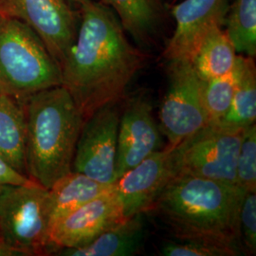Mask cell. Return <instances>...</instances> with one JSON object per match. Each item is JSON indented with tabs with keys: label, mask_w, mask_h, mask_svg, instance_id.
<instances>
[{
	"label": "cell",
	"mask_w": 256,
	"mask_h": 256,
	"mask_svg": "<svg viewBox=\"0 0 256 256\" xmlns=\"http://www.w3.org/2000/svg\"><path fill=\"white\" fill-rule=\"evenodd\" d=\"M244 130L209 124L174 148L176 176L236 184V162Z\"/></svg>",
	"instance_id": "6"
},
{
	"label": "cell",
	"mask_w": 256,
	"mask_h": 256,
	"mask_svg": "<svg viewBox=\"0 0 256 256\" xmlns=\"http://www.w3.org/2000/svg\"><path fill=\"white\" fill-rule=\"evenodd\" d=\"M26 138L23 102L0 93V156L14 170L27 176Z\"/></svg>",
	"instance_id": "16"
},
{
	"label": "cell",
	"mask_w": 256,
	"mask_h": 256,
	"mask_svg": "<svg viewBox=\"0 0 256 256\" xmlns=\"http://www.w3.org/2000/svg\"><path fill=\"white\" fill-rule=\"evenodd\" d=\"M160 149H162L160 130L154 119L151 102L146 96L130 99L120 116L116 155L117 180Z\"/></svg>",
	"instance_id": "13"
},
{
	"label": "cell",
	"mask_w": 256,
	"mask_h": 256,
	"mask_svg": "<svg viewBox=\"0 0 256 256\" xmlns=\"http://www.w3.org/2000/svg\"><path fill=\"white\" fill-rule=\"evenodd\" d=\"M229 5L230 0H182L174 4L171 14L176 28L162 54L167 62H191L210 28L224 26Z\"/></svg>",
	"instance_id": "12"
},
{
	"label": "cell",
	"mask_w": 256,
	"mask_h": 256,
	"mask_svg": "<svg viewBox=\"0 0 256 256\" xmlns=\"http://www.w3.org/2000/svg\"><path fill=\"white\" fill-rule=\"evenodd\" d=\"M239 230L241 244L245 254H256V191L245 192L240 214Z\"/></svg>",
	"instance_id": "23"
},
{
	"label": "cell",
	"mask_w": 256,
	"mask_h": 256,
	"mask_svg": "<svg viewBox=\"0 0 256 256\" xmlns=\"http://www.w3.org/2000/svg\"><path fill=\"white\" fill-rule=\"evenodd\" d=\"M0 14L30 28L59 66L74 44L80 22L79 9L66 0H0Z\"/></svg>",
	"instance_id": "8"
},
{
	"label": "cell",
	"mask_w": 256,
	"mask_h": 256,
	"mask_svg": "<svg viewBox=\"0 0 256 256\" xmlns=\"http://www.w3.org/2000/svg\"><path fill=\"white\" fill-rule=\"evenodd\" d=\"M70 5H72L76 9H79L86 4H88L93 1H98V0H66Z\"/></svg>",
	"instance_id": "26"
},
{
	"label": "cell",
	"mask_w": 256,
	"mask_h": 256,
	"mask_svg": "<svg viewBox=\"0 0 256 256\" xmlns=\"http://www.w3.org/2000/svg\"><path fill=\"white\" fill-rule=\"evenodd\" d=\"M110 104L84 120L74 154L72 170L93 180L114 184L119 130L120 110Z\"/></svg>",
	"instance_id": "9"
},
{
	"label": "cell",
	"mask_w": 256,
	"mask_h": 256,
	"mask_svg": "<svg viewBox=\"0 0 256 256\" xmlns=\"http://www.w3.org/2000/svg\"><path fill=\"white\" fill-rule=\"evenodd\" d=\"M22 102L27 124V176L50 189L72 170L84 118L63 86L36 92Z\"/></svg>",
	"instance_id": "3"
},
{
	"label": "cell",
	"mask_w": 256,
	"mask_h": 256,
	"mask_svg": "<svg viewBox=\"0 0 256 256\" xmlns=\"http://www.w3.org/2000/svg\"><path fill=\"white\" fill-rule=\"evenodd\" d=\"M224 25L238 54L256 55V0H232Z\"/></svg>",
	"instance_id": "20"
},
{
	"label": "cell",
	"mask_w": 256,
	"mask_h": 256,
	"mask_svg": "<svg viewBox=\"0 0 256 256\" xmlns=\"http://www.w3.org/2000/svg\"><path fill=\"white\" fill-rule=\"evenodd\" d=\"M160 254L164 256H230L229 252L223 248L194 241H169L162 248Z\"/></svg>",
	"instance_id": "24"
},
{
	"label": "cell",
	"mask_w": 256,
	"mask_h": 256,
	"mask_svg": "<svg viewBox=\"0 0 256 256\" xmlns=\"http://www.w3.org/2000/svg\"><path fill=\"white\" fill-rule=\"evenodd\" d=\"M238 82L229 110L216 124L244 130L256 124V68L254 58L238 55Z\"/></svg>",
	"instance_id": "19"
},
{
	"label": "cell",
	"mask_w": 256,
	"mask_h": 256,
	"mask_svg": "<svg viewBox=\"0 0 256 256\" xmlns=\"http://www.w3.org/2000/svg\"><path fill=\"white\" fill-rule=\"evenodd\" d=\"M168 90L160 108V124L169 146L209 124L202 99V80L190 61L168 62Z\"/></svg>",
	"instance_id": "7"
},
{
	"label": "cell",
	"mask_w": 256,
	"mask_h": 256,
	"mask_svg": "<svg viewBox=\"0 0 256 256\" xmlns=\"http://www.w3.org/2000/svg\"><path fill=\"white\" fill-rule=\"evenodd\" d=\"M236 185L245 192L256 191V124L244 129L236 162Z\"/></svg>",
	"instance_id": "22"
},
{
	"label": "cell",
	"mask_w": 256,
	"mask_h": 256,
	"mask_svg": "<svg viewBox=\"0 0 256 256\" xmlns=\"http://www.w3.org/2000/svg\"><path fill=\"white\" fill-rule=\"evenodd\" d=\"M238 58L232 72L218 78L202 81V99L209 124H216L229 110L238 82Z\"/></svg>",
	"instance_id": "21"
},
{
	"label": "cell",
	"mask_w": 256,
	"mask_h": 256,
	"mask_svg": "<svg viewBox=\"0 0 256 256\" xmlns=\"http://www.w3.org/2000/svg\"><path fill=\"white\" fill-rule=\"evenodd\" d=\"M79 12L77 34L60 70L61 86L70 93L84 120L124 97L146 63V54L131 44L116 14L100 0Z\"/></svg>",
	"instance_id": "1"
},
{
	"label": "cell",
	"mask_w": 256,
	"mask_h": 256,
	"mask_svg": "<svg viewBox=\"0 0 256 256\" xmlns=\"http://www.w3.org/2000/svg\"><path fill=\"white\" fill-rule=\"evenodd\" d=\"M114 184L99 182L72 170L57 180L48 190L50 227L60 218L84 204L114 188Z\"/></svg>",
	"instance_id": "15"
},
{
	"label": "cell",
	"mask_w": 256,
	"mask_h": 256,
	"mask_svg": "<svg viewBox=\"0 0 256 256\" xmlns=\"http://www.w3.org/2000/svg\"><path fill=\"white\" fill-rule=\"evenodd\" d=\"M126 220L114 188L55 221L50 230V256L61 248L84 246Z\"/></svg>",
	"instance_id": "10"
},
{
	"label": "cell",
	"mask_w": 256,
	"mask_h": 256,
	"mask_svg": "<svg viewBox=\"0 0 256 256\" xmlns=\"http://www.w3.org/2000/svg\"><path fill=\"white\" fill-rule=\"evenodd\" d=\"M238 55L225 28L216 25L203 37L191 64L202 81H209L232 72Z\"/></svg>",
	"instance_id": "18"
},
{
	"label": "cell",
	"mask_w": 256,
	"mask_h": 256,
	"mask_svg": "<svg viewBox=\"0 0 256 256\" xmlns=\"http://www.w3.org/2000/svg\"><path fill=\"white\" fill-rule=\"evenodd\" d=\"M34 182L26 174H21L14 170L0 156V188L4 185H18Z\"/></svg>",
	"instance_id": "25"
},
{
	"label": "cell",
	"mask_w": 256,
	"mask_h": 256,
	"mask_svg": "<svg viewBox=\"0 0 256 256\" xmlns=\"http://www.w3.org/2000/svg\"><path fill=\"white\" fill-rule=\"evenodd\" d=\"M48 190L34 182L0 188V244L16 256H50Z\"/></svg>",
	"instance_id": "5"
},
{
	"label": "cell",
	"mask_w": 256,
	"mask_h": 256,
	"mask_svg": "<svg viewBox=\"0 0 256 256\" xmlns=\"http://www.w3.org/2000/svg\"><path fill=\"white\" fill-rule=\"evenodd\" d=\"M0 256H14V254L12 250H10L9 248L0 244Z\"/></svg>",
	"instance_id": "27"
},
{
	"label": "cell",
	"mask_w": 256,
	"mask_h": 256,
	"mask_svg": "<svg viewBox=\"0 0 256 256\" xmlns=\"http://www.w3.org/2000/svg\"><path fill=\"white\" fill-rule=\"evenodd\" d=\"M118 16L120 24L138 44L152 42L164 19L162 0H100Z\"/></svg>",
	"instance_id": "17"
},
{
	"label": "cell",
	"mask_w": 256,
	"mask_h": 256,
	"mask_svg": "<svg viewBox=\"0 0 256 256\" xmlns=\"http://www.w3.org/2000/svg\"><path fill=\"white\" fill-rule=\"evenodd\" d=\"M61 86L60 66L36 34L0 14V93L19 102Z\"/></svg>",
	"instance_id": "4"
},
{
	"label": "cell",
	"mask_w": 256,
	"mask_h": 256,
	"mask_svg": "<svg viewBox=\"0 0 256 256\" xmlns=\"http://www.w3.org/2000/svg\"><path fill=\"white\" fill-rule=\"evenodd\" d=\"M144 214L122 221L82 247L61 248L54 256H132L140 254L144 242Z\"/></svg>",
	"instance_id": "14"
},
{
	"label": "cell",
	"mask_w": 256,
	"mask_h": 256,
	"mask_svg": "<svg viewBox=\"0 0 256 256\" xmlns=\"http://www.w3.org/2000/svg\"><path fill=\"white\" fill-rule=\"evenodd\" d=\"M245 192L236 184L176 176L149 212L155 210L178 241L202 242L241 256L239 214Z\"/></svg>",
	"instance_id": "2"
},
{
	"label": "cell",
	"mask_w": 256,
	"mask_h": 256,
	"mask_svg": "<svg viewBox=\"0 0 256 256\" xmlns=\"http://www.w3.org/2000/svg\"><path fill=\"white\" fill-rule=\"evenodd\" d=\"M174 148L168 146L156 151L116 180L126 218L149 212L165 186L176 176Z\"/></svg>",
	"instance_id": "11"
}]
</instances>
